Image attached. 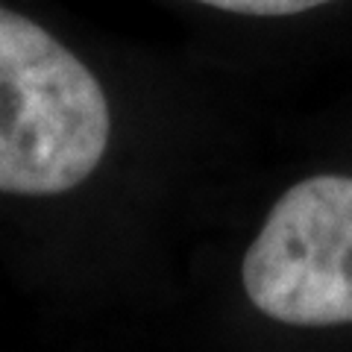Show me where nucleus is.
<instances>
[{"label": "nucleus", "instance_id": "3", "mask_svg": "<svg viewBox=\"0 0 352 352\" xmlns=\"http://www.w3.org/2000/svg\"><path fill=\"white\" fill-rule=\"evenodd\" d=\"M197 3L226 9V12H241V15H294V12H305V9L332 3V0H197Z\"/></svg>", "mask_w": 352, "mask_h": 352}, {"label": "nucleus", "instance_id": "2", "mask_svg": "<svg viewBox=\"0 0 352 352\" xmlns=\"http://www.w3.org/2000/svg\"><path fill=\"white\" fill-rule=\"evenodd\" d=\"M244 288L279 323H352V176H311L279 197L244 256Z\"/></svg>", "mask_w": 352, "mask_h": 352}, {"label": "nucleus", "instance_id": "1", "mask_svg": "<svg viewBox=\"0 0 352 352\" xmlns=\"http://www.w3.org/2000/svg\"><path fill=\"white\" fill-rule=\"evenodd\" d=\"M109 132L94 74L36 21L0 6V191L76 188L97 170Z\"/></svg>", "mask_w": 352, "mask_h": 352}]
</instances>
